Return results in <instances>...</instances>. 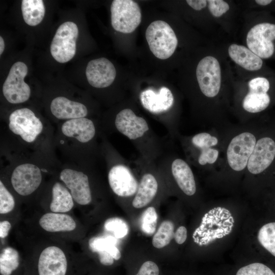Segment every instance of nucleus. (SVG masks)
Segmentation results:
<instances>
[{
    "instance_id": "nucleus-3",
    "label": "nucleus",
    "mask_w": 275,
    "mask_h": 275,
    "mask_svg": "<svg viewBox=\"0 0 275 275\" xmlns=\"http://www.w3.org/2000/svg\"><path fill=\"white\" fill-rule=\"evenodd\" d=\"M242 44L263 60L275 61V17L270 12L254 10L243 13Z\"/></svg>"
},
{
    "instance_id": "nucleus-9",
    "label": "nucleus",
    "mask_w": 275,
    "mask_h": 275,
    "mask_svg": "<svg viewBox=\"0 0 275 275\" xmlns=\"http://www.w3.org/2000/svg\"><path fill=\"white\" fill-rule=\"evenodd\" d=\"M71 264L61 247L50 244L44 248L37 258L36 275H70Z\"/></svg>"
},
{
    "instance_id": "nucleus-7",
    "label": "nucleus",
    "mask_w": 275,
    "mask_h": 275,
    "mask_svg": "<svg viewBox=\"0 0 275 275\" xmlns=\"http://www.w3.org/2000/svg\"><path fill=\"white\" fill-rule=\"evenodd\" d=\"M8 125L12 133L30 144L37 140L44 129L42 121L27 107L12 112L9 115Z\"/></svg>"
},
{
    "instance_id": "nucleus-19",
    "label": "nucleus",
    "mask_w": 275,
    "mask_h": 275,
    "mask_svg": "<svg viewBox=\"0 0 275 275\" xmlns=\"http://www.w3.org/2000/svg\"><path fill=\"white\" fill-rule=\"evenodd\" d=\"M61 132L64 137L84 144L94 138L96 128L91 119L80 118L65 121L61 125Z\"/></svg>"
},
{
    "instance_id": "nucleus-16",
    "label": "nucleus",
    "mask_w": 275,
    "mask_h": 275,
    "mask_svg": "<svg viewBox=\"0 0 275 275\" xmlns=\"http://www.w3.org/2000/svg\"><path fill=\"white\" fill-rule=\"evenodd\" d=\"M86 75L91 86L96 88H104L114 82L116 70L109 60L100 58L92 60L88 63Z\"/></svg>"
},
{
    "instance_id": "nucleus-33",
    "label": "nucleus",
    "mask_w": 275,
    "mask_h": 275,
    "mask_svg": "<svg viewBox=\"0 0 275 275\" xmlns=\"http://www.w3.org/2000/svg\"><path fill=\"white\" fill-rule=\"evenodd\" d=\"M236 275H275V273L265 264L254 263L240 268Z\"/></svg>"
},
{
    "instance_id": "nucleus-28",
    "label": "nucleus",
    "mask_w": 275,
    "mask_h": 275,
    "mask_svg": "<svg viewBox=\"0 0 275 275\" xmlns=\"http://www.w3.org/2000/svg\"><path fill=\"white\" fill-rule=\"evenodd\" d=\"M174 225L170 221L161 223L152 239L153 245L157 249L168 245L174 237Z\"/></svg>"
},
{
    "instance_id": "nucleus-8",
    "label": "nucleus",
    "mask_w": 275,
    "mask_h": 275,
    "mask_svg": "<svg viewBox=\"0 0 275 275\" xmlns=\"http://www.w3.org/2000/svg\"><path fill=\"white\" fill-rule=\"evenodd\" d=\"M78 36V29L74 22L66 21L59 26L50 47L51 54L56 61L65 63L74 57Z\"/></svg>"
},
{
    "instance_id": "nucleus-32",
    "label": "nucleus",
    "mask_w": 275,
    "mask_h": 275,
    "mask_svg": "<svg viewBox=\"0 0 275 275\" xmlns=\"http://www.w3.org/2000/svg\"><path fill=\"white\" fill-rule=\"evenodd\" d=\"M15 206L14 196L8 190L3 180H0V214L5 215L12 212Z\"/></svg>"
},
{
    "instance_id": "nucleus-15",
    "label": "nucleus",
    "mask_w": 275,
    "mask_h": 275,
    "mask_svg": "<svg viewBox=\"0 0 275 275\" xmlns=\"http://www.w3.org/2000/svg\"><path fill=\"white\" fill-rule=\"evenodd\" d=\"M109 185L117 196L128 197L136 194L138 183L130 170L123 164L113 166L108 173Z\"/></svg>"
},
{
    "instance_id": "nucleus-29",
    "label": "nucleus",
    "mask_w": 275,
    "mask_h": 275,
    "mask_svg": "<svg viewBox=\"0 0 275 275\" xmlns=\"http://www.w3.org/2000/svg\"><path fill=\"white\" fill-rule=\"evenodd\" d=\"M261 245L275 257V222L263 226L258 234Z\"/></svg>"
},
{
    "instance_id": "nucleus-24",
    "label": "nucleus",
    "mask_w": 275,
    "mask_h": 275,
    "mask_svg": "<svg viewBox=\"0 0 275 275\" xmlns=\"http://www.w3.org/2000/svg\"><path fill=\"white\" fill-rule=\"evenodd\" d=\"M74 201L67 187L61 182H55L51 188V212L66 213L74 206Z\"/></svg>"
},
{
    "instance_id": "nucleus-37",
    "label": "nucleus",
    "mask_w": 275,
    "mask_h": 275,
    "mask_svg": "<svg viewBox=\"0 0 275 275\" xmlns=\"http://www.w3.org/2000/svg\"><path fill=\"white\" fill-rule=\"evenodd\" d=\"M5 47V41L3 38L0 36V55L3 53Z\"/></svg>"
},
{
    "instance_id": "nucleus-13",
    "label": "nucleus",
    "mask_w": 275,
    "mask_h": 275,
    "mask_svg": "<svg viewBox=\"0 0 275 275\" xmlns=\"http://www.w3.org/2000/svg\"><path fill=\"white\" fill-rule=\"evenodd\" d=\"M231 65L246 72H260L271 69L248 47L235 42L227 43L223 46Z\"/></svg>"
},
{
    "instance_id": "nucleus-20",
    "label": "nucleus",
    "mask_w": 275,
    "mask_h": 275,
    "mask_svg": "<svg viewBox=\"0 0 275 275\" xmlns=\"http://www.w3.org/2000/svg\"><path fill=\"white\" fill-rule=\"evenodd\" d=\"M116 239L112 236H94L88 242L90 249L98 255L99 263L104 266H112L121 257L120 250L116 246Z\"/></svg>"
},
{
    "instance_id": "nucleus-18",
    "label": "nucleus",
    "mask_w": 275,
    "mask_h": 275,
    "mask_svg": "<svg viewBox=\"0 0 275 275\" xmlns=\"http://www.w3.org/2000/svg\"><path fill=\"white\" fill-rule=\"evenodd\" d=\"M140 99L143 106L153 114L169 111L173 106L175 99L172 91L167 87H161L158 91L149 88L142 91Z\"/></svg>"
},
{
    "instance_id": "nucleus-4",
    "label": "nucleus",
    "mask_w": 275,
    "mask_h": 275,
    "mask_svg": "<svg viewBox=\"0 0 275 275\" xmlns=\"http://www.w3.org/2000/svg\"><path fill=\"white\" fill-rule=\"evenodd\" d=\"M230 125L222 128H210L188 139L187 148L194 163L212 172L216 169L221 160Z\"/></svg>"
},
{
    "instance_id": "nucleus-30",
    "label": "nucleus",
    "mask_w": 275,
    "mask_h": 275,
    "mask_svg": "<svg viewBox=\"0 0 275 275\" xmlns=\"http://www.w3.org/2000/svg\"><path fill=\"white\" fill-rule=\"evenodd\" d=\"M104 229L114 234V237L121 238L125 236L128 233L129 227L127 223L123 219L117 217H111L105 222Z\"/></svg>"
},
{
    "instance_id": "nucleus-14",
    "label": "nucleus",
    "mask_w": 275,
    "mask_h": 275,
    "mask_svg": "<svg viewBox=\"0 0 275 275\" xmlns=\"http://www.w3.org/2000/svg\"><path fill=\"white\" fill-rule=\"evenodd\" d=\"M60 180L69 190L74 202L81 206H86L92 200L89 177L85 173L67 168L61 170Z\"/></svg>"
},
{
    "instance_id": "nucleus-11",
    "label": "nucleus",
    "mask_w": 275,
    "mask_h": 275,
    "mask_svg": "<svg viewBox=\"0 0 275 275\" xmlns=\"http://www.w3.org/2000/svg\"><path fill=\"white\" fill-rule=\"evenodd\" d=\"M28 72V67L22 62H16L11 66L2 88L3 95L9 103L20 104L29 99L31 88L24 80Z\"/></svg>"
},
{
    "instance_id": "nucleus-31",
    "label": "nucleus",
    "mask_w": 275,
    "mask_h": 275,
    "mask_svg": "<svg viewBox=\"0 0 275 275\" xmlns=\"http://www.w3.org/2000/svg\"><path fill=\"white\" fill-rule=\"evenodd\" d=\"M157 214L153 207H149L143 213L141 219V228L148 235H152L156 230Z\"/></svg>"
},
{
    "instance_id": "nucleus-26",
    "label": "nucleus",
    "mask_w": 275,
    "mask_h": 275,
    "mask_svg": "<svg viewBox=\"0 0 275 275\" xmlns=\"http://www.w3.org/2000/svg\"><path fill=\"white\" fill-rule=\"evenodd\" d=\"M21 12L24 22L34 26L41 22L45 15V8L42 0H23Z\"/></svg>"
},
{
    "instance_id": "nucleus-17",
    "label": "nucleus",
    "mask_w": 275,
    "mask_h": 275,
    "mask_svg": "<svg viewBox=\"0 0 275 275\" xmlns=\"http://www.w3.org/2000/svg\"><path fill=\"white\" fill-rule=\"evenodd\" d=\"M115 125L121 133L133 140L142 137L149 130L146 120L129 108L123 109L116 115Z\"/></svg>"
},
{
    "instance_id": "nucleus-12",
    "label": "nucleus",
    "mask_w": 275,
    "mask_h": 275,
    "mask_svg": "<svg viewBox=\"0 0 275 275\" xmlns=\"http://www.w3.org/2000/svg\"><path fill=\"white\" fill-rule=\"evenodd\" d=\"M43 175L36 164L24 162L16 166L10 176L11 186L16 194L22 197L32 195L42 183Z\"/></svg>"
},
{
    "instance_id": "nucleus-35",
    "label": "nucleus",
    "mask_w": 275,
    "mask_h": 275,
    "mask_svg": "<svg viewBox=\"0 0 275 275\" xmlns=\"http://www.w3.org/2000/svg\"><path fill=\"white\" fill-rule=\"evenodd\" d=\"M175 241L179 244L183 243L187 238V230L184 226H180L174 233Z\"/></svg>"
},
{
    "instance_id": "nucleus-27",
    "label": "nucleus",
    "mask_w": 275,
    "mask_h": 275,
    "mask_svg": "<svg viewBox=\"0 0 275 275\" xmlns=\"http://www.w3.org/2000/svg\"><path fill=\"white\" fill-rule=\"evenodd\" d=\"M20 265L18 252L14 248L7 246L0 254L1 275H13Z\"/></svg>"
},
{
    "instance_id": "nucleus-38",
    "label": "nucleus",
    "mask_w": 275,
    "mask_h": 275,
    "mask_svg": "<svg viewBox=\"0 0 275 275\" xmlns=\"http://www.w3.org/2000/svg\"><path fill=\"white\" fill-rule=\"evenodd\" d=\"M273 11H274V12H275V5H274V8H273Z\"/></svg>"
},
{
    "instance_id": "nucleus-36",
    "label": "nucleus",
    "mask_w": 275,
    "mask_h": 275,
    "mask_svg": "<svg viewBox=\"0 0 275 275\" xmlns=\"http://www.w3.org/2000/svg\"><path fill=\"white\" fill-rule=\"evenodd\" d=\"M11 224L7 220H3L0 222V237L1 239L6 238L11 230Z\"/></svg>"
},
{
    "instance_id": "nucleus-1",
    "label": "nucleus",
    "mask_w": 275,
    "mask_h": 275,
    "mask_svg": "<svg viewBox=\"0 0 275 275\" xmlns=\"http://www.w3.org/2000/svg\"><path fill=\"white\" fill-rule=\"evenodd\" d=\"M195 77L203 125L216 128L231 125L232 72L223 46L210 44L196 65Z\"/></svg>"
},
{
    "instance_id": "nucleus-10",
    "label": "nucleus",
    "mask_w": 275,
    "mask_h": 275,
    "mask_svg": "<svg viewBox=\"0 0 275 275\" xmlns=\"http://www.w3.org/2000/svg\"><path fill=\"white\" fill-rule=\"evenodd\" d=\"M111 24L113 29L122 33H131L140 25L141 10L132 0H114L111 6Z\"/></svg>"
},
{
    "instance_id": "nucleus-5",
    "label": "nucleus",
    "mask_w": 275,
    "mask_h": 275,
    "mask_svg": "<svg viewBox=\"0 0 275 275\" xmlns=\"http://www.w3.org/2000/svg\"><path fill=\"white\" fill-rule=\"evenodd\" d=\"M234 223L229 210L222 207H214L203 217L200 226L193 233L194 241L200 246L209 244L229 234Z\"/></svg>"
},
{
    "instance_id": "nucleus-23",
    "label": "nucleus",
    "mask_w": 275,
    "mask_h": 275,
    "mask_svg": "<svg viewBox=\"0 0 275 275\" xmlns=\"http://www.w3.org/2000/svg\"><path fill=\"white\" fill-rule=\"evenodd\" d=\"M172 175L179 188L186 195L191 196L197 190L195 176L187 162L175 158L171 164Z\"/></svg>"
},
{
    "instance_id": "nucleus-2",
    "label": "nucleus",
    "mask_w": 275,
    "mask_h": 275,
    "mask_svg": "<svg viewBox=\"0 0 275 275\" xmlns=\"http://www.w3.org/2000/svg\"><path fill=\"white\" fill-rule=\"evenodd\" d=\"M231 68V114L240 124L260 119L275 105V71L246 72Z\"/></svg>"
},
{
    "instance_id": "nucleus-21",
    "label": "nucleus",
    "mask_w": 275,
    "mask_h": 275,
    "mask_svg": "<svg viewBox=\"0 0 275 275\" xmlns=\"http://www.w3.org/2000/svg\"><path fill=\"white\" fill-rule=\"evenodd\" d=\"M50 109L56 118L65 121L85 118L88 113L85 104L64 96H58L53 98L50 103Z\"/></svg>"
},
{
    "instance_id": "nucleus-6",
    "label": "nucleus",
    "mask_w": 275,
    "mask_h": 275,
    "mask_svg": "<svg viewBox=\"0 0 275 275\" xmlns=\"http://www.w3.org/2000/svg\"><path fill=\"white\" fill-rule=\"evenodd\" d=\"M145 36L150 50L159 59L171 57L178 45L174 31L167 22L162 20L151 22L146 29Z\"/></svg>"
},
{
    "instance_id": "nucleus-22",
    "label": "nucleus",
    "mask_w": 275,
    "mask_h": 275,
    "mask_svg": "<svg viewBox=\"0 0 275 275\" xmlns=\"http://www.w3.org/2000/svg\"><path fill=\"white\" fill-rule=\"evenodd\" d=\"M38 224L44 231L49 233L70 232L77 227L75 219L67 213L48 212L43 214Z\"/></svg>"
},
{
    "instance_id": "nucleus-34",
    "label": "nucleus",
    "mask_w": 275,
    "mask_h": 275,
    "mask_svg": "<svg viewBox=\"0 0 275 275\" xmlns=\"http://www.w3.org/2000/svg\"><path fill=\"white\" fill-rule=\"evenodd\" d=\"M134 275H160V269L156 263L148 260L141 264Z\"/></svg>"
},
{
    "instance_id": "nucleus-25",
    "label": "nucleus",
    "mask_w": 275,
    "mask_h": 275,
    "mask_svg": "<svg viewBox=\"0 0 275 275\" xmlns=\"http://www.w3.org/2000/svg\"><path fill=\"white\" fill-rule=\"evenodd\" d=\"M157 189L158 183L154 176L150 173L144 174L133 200V206L141 208L147 206L155 196Z\"/></svg>"
}]
</instances>
